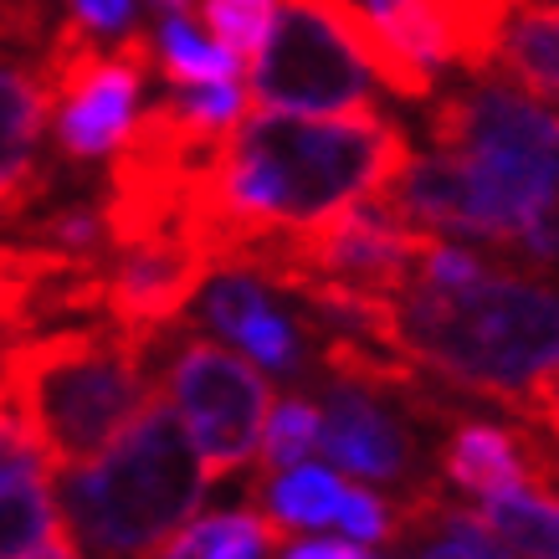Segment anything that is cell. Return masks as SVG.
<instances>
[{"mask_svg": "<svg viewBox=\"0 0 559 559\" xmlns=\"http://www.w3.org/2000/svg\"><path fill=\"white\" fill-rule=\"evenodd\" d=\"M319 411V452L334 462V473H349L359 483H401L411 473V431L380 401V390L329 380Z\"/></svg>", "mask_w": 559, "mask_h": 559, "instance_id": "ba28073f", "label": "cell"}, {"mask_svg": "<svg viewBox=\"0 0 559 559\" xmlns=\"http://www.w3.org/2000/svg\"><path fill=\"white\" fill-rule=\"evenodd\" d=\"M247 98L277 114H349L374 103V78L319 5L283 0L262 51L247 62Z\"/></svg>", "mask_w": 559, "mask_h": 559, "instance_id": "5b68a950", "label": "cell"}, {"mask_svg": "<svg viewBox=\"0 0 559 559\" xmlns=\"http://www.w3.org/2000/svg\"><path fill=\"white\" fill-rule=\"evenodd\" d=\"M334 524H340L344 539H355V544H390V524H395V519H390L385 498H374L370 488H349V483H344Z\"/></svg>", "mask_w": 559, "mask_h": 559, "instance_id": "d6986e66", "label": "cell"}, {"mask_svg": "<svg viewBox=\"0 0 559 559\" xmlns=\"http://www.w3.org/2000/svg\"><path fill=\"white\" fill-rule=\"evenodd\" d=\"M154 72L175 87H195V83L237 78L241 62L221 47V41L195 32V16H159V32H154Z\"/></svg>", "mask_w": 559, "mask_h": 559, "instance_id": "9a60e30c", "label": "cell"}, {"mask_svg": "<svg viewBox=\"0 0 559 559\" xmlns=\"http://www.w3.org/2000/svg\"><path fill=\"white\" fill-rule=\"evenodd\" d=\"M57 477L62 524L87 559H144L165 534L195 519L211 488L201 452L165 390L144 395L134 421L98 457Z\"/></svg>", "mask_w": 559, "mask_h": 559, "instance_id": "277c9868", "label": "cell"}, {"mask_svg": "<svg viewBox=\"0 0 559 559\" xmlns=\"http://www.w3.org/2000/svg\"><path fill=\"white\" fill-rule=\"evenodd\" d=\"M319 426H323V411L308 395L277 401L267 411V426H262V447H257V483H267L272 473L313 457L319 452Z\"/></svg>", "mask_w": 559, "mask_h": 559, "instance_id": "2e32d148", "label": "cell"}, {"mask_svg": "<svg viewBox=\"0 0 559 559\" xmlns=\"http://www.w3.org/2000/svg\"><path fill=\"white\" fill-rule=\"evenodd\" d=\"M483 524L519 559H559V492L544 483H513L477 498Z\"/></svg>", "mask_w": 559, "mask_h": 559, "instance_id": "7c38bea8", "label": "cell"}, {"mask_svg": "<svg viewBox=\"0 0 559 559\" xmlns=\"http://www.w3.org/2000/svg\"><path fill=\"white\" fill-rule=\"evenodd\" d=\"M26 467H47V462H41V452H36L32 441L21 437L16 416H11V406H5V390H0V477L26 473ZM47 473H51V467H47Z\"/></svg>", "mask_w": 559, "mask_h": 559, "instance_id": "44dd1931", "label": "cell"}, {"mask_svg": "<svg viewBox=\"0 0 559 559\" xmlns=\"http://www.w3.org/2000/svg\"><path fill=\"white\" fill-rule=\"evenodd\" d=\"M492 68L534 98L559 103V5L555 0H519L498 36Z\"/></svg>", "mask_w": 559, "mask_h": 559, "instance_id": "8fae6325", "label": "cell"}, {"mask_svg": "<svg viewBox=\"0 0 559 559\" xmlns=\"http://www.w3.org/2000/svg\"><path fill=\"white\" fill-rule=\"evenodd\" d=\"M262 503H267V519L288 528H323L334 524V509H340L344 477L334 467H313V462H298V467H283L272 473L267 483H257Z\"/></svg>", "mask_w": 559, "mask_h": 559, "instance_id": "5bb4252c", "label": "cell"}, {"mask_svg": "<svg viewBox=\"0 0 559 559\" xmlns=\"http://www.w3.org/2000/svg\"><path fill=\"white\" fill-rule=\"evenodd\" d=\"M47 119V83L36 62H0V221H26L47 195L41 175Z\"/></svg>", "mask_w": 559, "mask_h": 559, "instance_id": "9c48e42d", "label": "cell"}, {"mask_svg": "<svg viewBox=\"0 0 559 559\" xmlns=\"http://www.w3.org/2000/svg\"><path fill=\"white\" fill-rule=\"evenodd\" d=\"M62 509L51 492L47 467H26V473L0 477V559H26L47 539L62 534Z\"/></svg>", "mask_w": 559, "mask_h": 559, "instance_id": "4fadbf2b", "label": "cell"}, {"mask_svg": "<svg viewBox=\"0 0 559 559\" xmlns=\"http://www.w3.org/2000/svg\"><path fill=\"white\" fill-rule=\"evenodd\" d=\"M154 340L119 323L103 329H32L0 340V390L51 473L93 462L134 421L150 395Z\"/></svg>", "mask_w": 559, "mask_h": 559, "instance_id": "3957f363", "label": "cell"}, {"mask_svg": "<svg viewBox=\"0 0 559 559\" xmlns=\"http://www.w3.org/2000/svg\"><path fill=\"white\" fill-rule=\"evenodd\" d=\"M390 344L416 370L519 411L524 390L559 365V288L509 267L462 288L411 283L395 298Z\"/></svg>", "mask_w": 559, "mask_h": 559, "instance_id": "7a4b0ae2", "label": "cell"}, {"mask_svg": "<svg viewBox=\"0 0 559 559\" xmlns=\"http://www.w3.org/2000/svg\"><path fill=\"white\" fill-rule=\"evenodd\" d=\"M272 16H277V0H195V21H205L211 41H221L241 68L262 51Z\"/></svg>", "mask_w": 559, "mask_h": 559, "instance_id": "e0dca14e", "label": "cell"}, {"mask_svg": "<svg viewBox=\"0 0 559 559\" xmlns=\"http://www.w3.org/2000/svg\"><path fill=\"white\" fill-rule=\"evenodd\" d=\"M216 257L190 237H150L114 247V267H103V313L129 334L159 340L205 288Z\"/></svg>", "mask_w": 559, "mask_h": 559, "instance_id": "52a82bcc", "label": "cell"}, {"mask_svg": "<svg viewBox=\"0 0 559 559\" xmlns=\"http://www.w3.org/2000/svg\"><path fill=\"white\" fill-rule=\"evenodd\" d=\"M283 559H374V555L355 539H304V544H288Z\"/></svg>", "mask_w": 559, "mask_h": 559, "instance_id": "603a6c76", "label": "cell"}, {"mask_svg": "<svg viewBox=\"0 0 559 559\" xmlns=\"http://www.w3.org/2000/svg\"><path fill=\"white\" fill-rule=\"evenodd\" d=\"M555 5H559V0H555Z\"/></svg>", "mask_w": 559, "mask_h": 559, "instance_id": "cb8c5ba5", "label": "cell"}, {"mask_svg": "<svg viewBox=\"0 0 559 559\" xmlns=\"http://www.w3.org/2000/svg\"><path fill=\"white\" fill-rule=\"evenodd\" d=\"M519 257L534 262L544 272H559V186L549 190V201L534 211V221L524 226V237H519Z\"/></svg>", "mask_w": 559, "mask_h": 559, "instance_id": "ffe728a7", "label": "cell"}, {"mask_svg": "<svg viewBox=\"0 0 559 559\" xmlns=\"http://www.w3.org/2000/svg\"><path fill=\"white\" fill-rule=\"evenodd\" d=\"M411 154V134L374 103L319 119L252 108L221 139L195 190L190 237L216 257V267H237L252 241L304 231L385 195Z\"/></svg>", "mask_w": 559, "mask_h": 559, "instance_id": "6da1fadb", "label": "cell"}, {"mask_svg": "<svg viewBox=\"0 0 559 559\" xmlns=\"http://www.w3.org/2000/svg\"><path fill=\"white\" fill-rule=\"evenodd\" d=\"M78 36L114 47L139 26V0H68V16H62Z\"/></svg>", "mask_w": 559, "mask_h": 559, "instance_id": "ac0fdd59", "label": "cell"}, {"mask_svg": "<svg viewBox=\"0 0 559 559\" xmlns=\"http://www.w3.org/2000/svg\"><path fill=\"white\" fill-rule=\"evenodd\" d=\"M519 416H524V421H534V426H544V431L559 441V365H555V370H544L539 380L524 390Z\"/></svg>", "mask_w": 559, "mask_h": 559, "instance_id": "7402d4cb", "label": "cell"}, {"mask_svg": "<svg viewBox=\"0 0 559 559\" xmlns=\"http://www.w3.org/2000/svg\"><path fill=\"white\" fill-rule=\"evenodd\" d=\"M441 477L473 498H488L513 483H534V441L498 421L462 416L441 447Z\"/></svg>", "mask_w": 559, "mask_h": 559, "instance_id": "30bf717a", "label": "cell"}, {"mask_svg": "<svg viewBox=\"0 0 559 559\" xmlns=\"http://www.w3.org/2000/svg\"><path fill=\"white\" fill-rule=\"evenodd\" d=\"M159 390L195 441L211 483L241 473L257 457L272 411V385L267 374H257L252 359L211 340H180Z\"/></svg>", "mask_w": 559, "mask_h": 559, "instance_id": "8992f818", "label": "cell"}]
</instances>
